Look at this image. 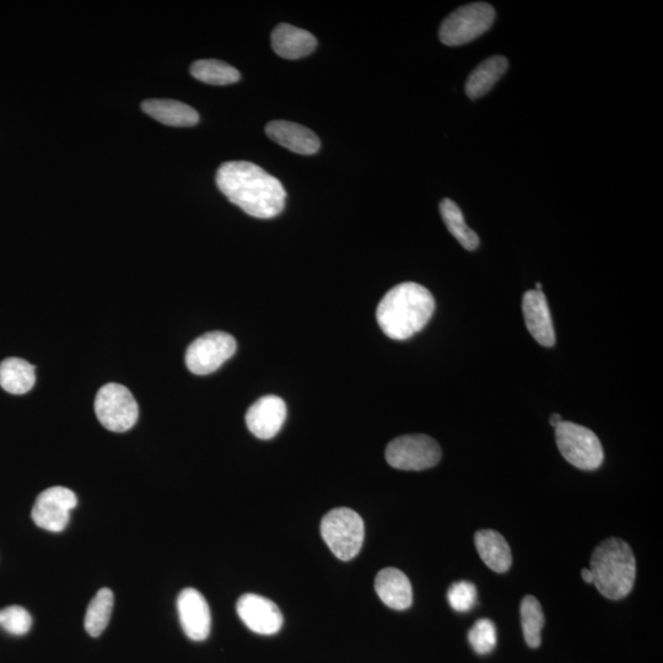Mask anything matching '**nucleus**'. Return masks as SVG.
Returning <instances> with one entry per match:
<instances>
[{
    "label": "nucleus",
    "instance_id": "nucleus-23",
    "mask_svg": "<svg viewBox=\"0 0 663 663\" xmlns=\"http://www.w3.org/2000/svg\"><path fill=\"white\" fill-rule=\"evenodd\" d=\"M115 605V598L110 589H101L91 600L85 614V629L90 636H100L110 623L111 614Z\"/></svg>",
    "mask_w": 663,
    "mask_h": 663
},
{
    "label": "nucleus",
    "instance_id": "nucleus-24",
    "mask_svg": "<svg viewBox=\"0 0 663 663\" xmlns=\"http://www.w3.org/2000/svg\"><path fill=\"white\" fill-rule=\"evenodd\" d=\"M194 79L209 85H230L239 82V70L230 64L217 61V59H202L191 66Z\"/></svg>",
    "mask_w": 663,
    "mask_h": 663
},
{
    "label": "nucleus",
    "instance_id": "nucleus-20",
    "mask_svg": "<svg viewBox=\"0 0 663 663\" xmlns=\"http://www.w3.org/2000/svg\"><path fill=\"white\" fill-rule=\"evenodd\" d=\"M35 368L20 358H8L0 364V387L12 395H24L35 386Z\"/></svg>",
    "mask_w": 663,
    "mask_h": 663
},
{
    "label": "nucleus",
    "instance_id": "nucleus-30",
    "mask_svg": "<svg viewBox=\"0 0 663 663\" xmlns=\"http://www.w3.org/2000/svg\"><path fill=\"white\" fill-rule=\"evenodd\" d=\"M563 422L562 415L560 414H553L551 417V420H549V423L553 425L554 428H557L560 423Z\"/></svg>",
    "mask_w": 663,
    "mask_h": 663
},
{
    "label": "nucleus",
    "instance_id": "nucleus-18",
    "mask_svg": "<svg viewBox=\"0 0 663 663\" xmlns=\"http://www.w3.org/2000/svg\"><path fill=\"white\" fill-rule=\"evenodd\" d=\"M478 554L489 569L503 574L511 568L512 554L506 539L494 530H481L474 536Z\"/></svg>",
    "mask_w": 663,
    "mask_h": 663
},
{
    "label": "nucleus",
    "instance_id": "nucleus-5",
    "mask_svg": "<svg viewBox=\"0 0 663 663\" xmlns=\"http://www.w3.org/2000/svg\"><path fill=\"white\" fill-rule=\"evenodd\" d=\"M555 438L560 454L571 465L582 471H595L601 467L605 454L594 431L563 420L555 428Z\"/></svg>",
    "mask_w": 663,
    "mask_h": 663
},
{
    "label": "nucleus",
    "instance_id": "nucleus-27",
    "mask_svg": "<svg viewBox=\"0 0 663 663\" xmlns=\"http://www.w3.org/2000/svg\"><path fill=\"white\" fill-rule=\"evenodd\" d=\"M0 627L13 635H25L32 627L31 614L20 606H10L0 611Z\"/></svg>",
    "mask_w": 663,
    "mask_h": 663
},
{
    "label": "nucleus",
    "instance_id": "nucleus-17",
    "mask_svg": "<svg viewBox=\"0 0 663 663\" xmlns=\"http://www.w3.org/2000/svg\"><path fill=\"white\" fill-rule=\"evenodd\" d=\"M272 47L279 57L300 59L316 50L317 40L309 31L280 24L272 32Z\"/></svg>",
    "mask_w": 663,
    "mask_h": 663
},
{
    "label": "nucleus",
    "instance_id": "nucleus-4",
    "mask_svg": "<svg viewBox=\"0 0 663 663\" xmlns=\"http://www.w3.org/2000/svg\"><path fill=\"white\" fill-rule=\"evenodd\" d=\"M321 536L338 559L348 562L357 557L363 547L364 521L352 509H333L321 521Z\"/></svg>",
    "mask_w": 663,
    "mask_h": 663
},
{
    "label": "nucleus",
    "instance_id": "nucleus-15",
    "mask_svg": "<svg viewBox=\"0 0 663 663\" xmlns=\"http://www.w3.org/2000/svg\"><path fill=\"white\" fill-rule=\"evenodd\" d=\"M269 138L295 154L312 155L321 147L320 139L311 129L289 121L269 122L266 127Z\"/></svg>",
    "mask_w": 663,
    "mask_h": 663
},
{
    "label": "nucleus",
    "instance_id": "nucleus-11",
    "mask_svg": "<svg viewBox=\"0 0 663 663\" xmlns=\"http://www.w3.org/2000/svg\"><path fill=\"white\" fill-rule=\"evenodd\" d=\"M236 609L241 621L253 633L273 635L282 629L283 614L276 603L266 597L246 594L237 601Z\"/></svg>",
    "mask_w": 663,
    "mask_h": 663
},
{
    "label": "nucleus",
    "instance_id": "nucleus-21",
    "mask_svg": "<svg viewBox=\"0 0 663 663\" xmlns=\"http://www.w3.org/2000/svg\"><path fill=\"white\" fill-rule=\"evenodd\" d=\"M508 59L501 56L488 58L473 70L466 83V93L471 99H478L488 93L508 70Z\"/></svg>",
    "mask_w": 663,
    "mask_h": 663
},
{
    "label": "nucleus",
    "instance_id": "nucleus-19",
    "mask_svg": "<svg viewBox=\"0 0 663 663\" xmlns=\"http://www.w3.org/2000/svg\"><path fill=\"white\" fill-rule=\"evenodd\" d=\"M147 115L163 125L171 127H192L199 122V115L193 107L175 100H147L142 104Z\"/></svg>",
    "mask_w": 663,
    "mask_h": 663
},
{
    "label": "nucleus",
    "instance_id": "nucleus-3",
    "mask_svg": "<svg viewBox=\"0 0 663 663\" xmlns=\"http://www.w3.org/2000/svg\"><path fill=\"white\" fill-rule=\"evenodd\" d=\"M591 573L601 595L618 601L632 592L636 563L632 548L621 538H608L591 555Z\"/></svg>",
    "mask_w": 663,
    "mask_h": 663
},
{
    "label": "nucleus",
    "instance_id": "nucleus-14",
    "mask_svg": "<svg viewBox=\"0 0 663 663\" xmlns=\"http://www.w3.org/2000/svg\"><path fill=\"white\" fill-rule=\"evenodd\" d=\"M525 322L528 332L543 347L551 348L555 344V332L551 311L546 295L539 290H528L522 300Z\"/></svg>",
    "mask_w": 663,
    "mask_h": 663
},
{
    "label": "nucleus",
    "instance_id": "nucleus-29",
    "mask_svg": "<svg viewBox=\"0 0 663 663\" xmlns=\"http://www.w3.org/2000/svg\"><path fill=\"white\" fill-rule=\"evenodd\" d=\"M581 576L582 580H584L586 584H594V575H592L590 569H582Z\"/></svg>",
    "mask_w": 663,
    "mask_h": 663
},
{
    "label": "nucleus",
    "instance_id": "nucleus-16",
    "mask_svg": "<svg viewBox=\"0 0 663 663\" xmlns=\"http://www.w3.org/2000/svg\"><path fill=\"white\" fill-rule=\"evenodd\" d=\"M375 590L380 600L396 611H404L412 606V584L400 569H382L376 576Z\"/></svg>",
    "mask_w": 663,
    "mask_h": 663
},
{
    "label": "nucleus",
    "instance_id": "nucleus-26",
    "mask_svg": "<svg viewBox=\"0 0 663 663\" xmlns=\"http://www.w3.org/2000/svg\"><path fill=\"white\" fill-rule=\"evenodd\" d=\"M468 640L479 655H487L497 646V628L490 619H479L468 633Z\"/></svg>",
    "mask_w": 663,
    "mask_h": 663
},
{
    "label": "nucleus",
    "instance_id": "nucleus-6",
    "mask_svg": "<svg viewBox=\"0 0 663 663\" xmlns=\"http://www.w3.org/2000/svg\"><path fill=\"white\" fill-rule=\"evenodd\" d=\"M495 10L487 3L465 5L450 14L442 23L439 36L446 46H462L476 40L494 23Z\"/></svg>",
    "mask_w": 663,
    "mask_h": 663
},
{
    "label": "nucleus",
    "instance_id": "nucleus-2",
    "mask_svg": "<svg viewBox=\"0 0 663 663\" xmlns=\"http://www.w3.org/2000/svg\"><path fill=\"white\" fill-rule=\"evenodd\" d=\"M435 311L434 296L417 283H402L392 288L377 306L379 326L388 338L406 341L422 331Z\"/></svg>",
    "mask_w": 663,
    "mask_h": 663
},
{
    "label": "nucleus",
    "instance_id": "nucleus-25",
    "mask_svg": "<svg viewBox=\"0 0 663 663\" xmlns=\"http://www.w3.org/2000/svg\"><path fill=\"white\" fill-rule=\"evenodd\" d=\"M521 623L526 644L537 649L542 644V629L544 627V613L541 603L535 596H526L521 602Z\"/></svg>",
    "mask_w": 663,
    "mask_h": 663
},
{
    "label": "nucleus",
    "instance_id": "nucleus-8",
    "mask_svg": "<svg viewBox=\"0 0 663 663\" xmlns=\"http://www.w3.org/2000/svg\"><path fill=\"white\" fill-rule=\"evenodd\" d=\"M386 460L396 470L424 471L438 465L441 449L430 436L404 435L388 444Z\"/></svg>",
    "mask_w": 663,
    "mask_h": 663
},
{
    "label": "nucleus",
    "instance_id": "nucleus-22",
    "mask_svg": "<svg viewBox=\"0 0 663 663\" xmlns=\"http://www.w3.org/2000/svg\"><path fill=\"white\" fill-rule=\"evenodd\" d=\"M440 213L444 223L452 236L460 242L467 251H474L479 246V237L468 228L462 210L451 199H444L440 204Z\"/></svg>",
    "mask_w": 663,
    "mask_h": 663
},
{
    "label": "nucleus",
    "instance_id": "nucleus-28",
    "mask_svg": "<svg viewBox=\"0 0 663 663\" xmlns=\"http://www.w3.org/2000/svg\"><path fill=\"white\" fill-rule=\"evenodd\" d=\"M450 606L457 612L471 611L477 601V589L472 582L460 581L452 585L447 592Z\"/></svg>",
    "mask_w": 663,
    "mask_h": 663
},
{
    "label": "nucleus",
    "instance_id": "nucleus-10",
    "mask_svg": "<svg viewBox=\"0 0 663 663\" xmlns=\"http://www.w3.org/2000/svg\"><path fill=\"white\" fill-rule=\"evenodd\" d=\"M78 498L72 490L52 487L37 497L32 508V520L42 530L62 532L69 524L70 512L77 508Z\"/></svg>",
    "mask_w": 663,
    "mask_h": 663
},
{
    "label": "nucleus",
    "instance_id": "nucleus-13",
    "mask_svg": "<svg viewBox=\"0 0 663 663\" xmlns=\"http://www.w3.org/2000/svg\"><path fill=\"white\" fill-rule=\"evenodd\" d=\"M287 404L278 396H264L253 403L246 414L247 428L258 439L269 440L283 428Z\"/></svg>",
    "mask_w": 663,
    "mask_h": 663
},
{
    "label": "nucleus",
    "instance_id": "nucleus-12",
    "mask_svg": "<svg viewBox=\"0 0 663 663\" xmlns=\"http://www.w3.org/2000/svg\"><path fill=\"white\" fill-rule=\"evenodd\" d=\"M177 611L183 632L193 641L206 640L212 628V616L206 598L188 587L177 598Z\"/></svg>",
    "mask_w": 663,
    "mask_h": 663
},
{
    "label": "nucleus",
    "instance_id": "nucleus-9",
    "mask_svg": "<svg viewBox=\"0 0 663 663\" xmlns=\"http://www.w3.org/2000/svg\"><path fill=\"white\" fill-rule=\"evenodd\" d=\"M236 348L235 338L229 333L215 331L203 334L187 349V368L199 376L215 373L234 357Z\"/></svg>",
    "mask_w": 663,
    "mask_h": 663
},
{
    "label": "nucleus",
    "instance_id": "nucleus-1",
    "mask_svg": "<svg viewBox=\"0 0 663 663\" xmlns=\"http://www.w3.org/2000/svg\"><path fill=\"white\" fill-rule=\"evenodd\" d=\"M215 180L220 192L253 218L272 219L283 212L287 192L282 182L256 164L229 161Z\"/></svg>",
    "mask_w": 663,
    "mask_h": 663
},
{
    "label": "nucleus",
    "instance_id": "nucleus-7",
    "mask_svg": "<svg viewBox=\"0 0 663 663\" xmlns=\"http://www.w3.org/2000/svg\"><path fill=\"white\" fill-rule=\"evenodd\" d=\"M95 412L102 427L115 433H123L136 425L139 407L127 387L107 384L97 392Z\"/></svg>",
    "mask_w": 663,
    "mask_h": 663
}]
</instances>
